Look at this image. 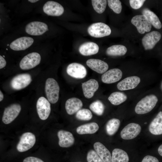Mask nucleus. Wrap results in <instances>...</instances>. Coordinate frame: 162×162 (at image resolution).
<instances>
[{"label": "nucleus", "mask_w": 162, "mask_h": 162, "mask_svg": "<svg viewBox=\"0 0 162 162\" xmlns=\"http://www.w3.org/2000/svg\"><path fill=\"white\" fill-rule=\"evenodd\" d=\"M158 100L157 97L154 94L146 96L136 104L135 108L136 113L143 114L149 112L154 108Z\"/></svg>", "instance_id": "f257e3e1"}, {"label": "nucleus", "mask_w": 162, "mask_h": 162, "mask_svg": "<svg viewBox=\"0 0 162 162\" xmlns=\"http://www.w3.org/2000/svg\"><path fill=\"white\" fill-rule=\"evenodd\" d=\"M60 88L58 84L54 79H46L45 84V91L48 100L52 104L56 103L58 100Z\"/></svg>", "instance_id": "f03ea898"}, {"label": "nucleus", "mask_w": 162, "mask_h": 162, "mask_svg": "<svg viewBox=\"0 0 162 162\" xmlns=\"http://www.w3.org/2000/svg\"><path fill=\"white\" fill-rule=\"evenodd\" d=\"M89 34L95 38H101L108 36L111 33L109 26L102 22H96L90 25L88 28Z\"/></svg>", "instance_id": "7ed1b4c3"}, {"label": "nucleus", "mask_w": 162, "mask_h": 162, "mask_svg": "<svg viewBox=\"0 0 162 162\" xmlns=\"http://www.w3.org/2000/svg\"><path fill=\"white\" fill-rule=\"evenodd\" d=\"M41 59L40 54L37 52H32L25 56L20 63V67L23 70L32 69L38 65Z\"/></svg>", "instance_id": "20e7f679"}, {"label": "nucleus", "mask_w": 162, "mask_h": 162, "mask_svg": "<svg viewBox=\"0 0 162 162\" xmlns=\"http://www.w3.org/2000/svg\"><path fill=\"white\" fill-rule=\"evenodd\" d=\"M35 141L36 138L34 134L30 132L25 133L21 136L16 149L20 152H26L34 146Z\"/></svg>", "instance_id": "39448f33"}, {"label": "nucleus", "mask_w": 162, "mask_h": 162, "mask_svg": "<svg viewBox=\"0 0 162 162\" xmlns=\"http://www.w3.org/2000/svg\"><path fill=\"white\" fill-rule=\"evenodd\" d=\"M32 81V77L30 74H22L14 76L11 80L10 84L14 89L20 90L27 86Z\"/></svg>", "instance_id": "423d86ee"}, {"label": "nucleus", "mask_w": 162, "mask_h": 162, "mask_svg": "<svg viewBox=\"0 0 162 162\" xmlns=\"http://www.w3.org/2000/svg\"><path fill=\"white\" fill-rule=\"evenodd\" d=\"M131 22L136 27L138 32L141 34L150 32L152 28V25L146 17L142 14L133 17Z\"/></svg>", "instance_id": "0eeeda50"}, {"label": "nucleus", "mask_w": 162, "mask_h": 162, "mask_svg": "<svg viewBox=\"0 0 162 162\" xmlns=\"http://www.w3.org/2000/svg\"><path fill=\"white\" fill-rule=\"evenodd\" d=\"M21 110L20 105L18 104H12L5 108L2 117V121L8 124L13 122L18 116Z\"/></svg>", "instance_id": "6e6552de"}, {"label": "nucleus", "mask_w": 162, "mask_h": 162, "mask_svg": "<svg viewBox=\"0 0 162 162\" xmlns=\"http://www.w3.org/2000/svg\"><path fill=\"white\" fill-rule=\"evenodd\" d=\"M26 32L34 36L43 34L48 30V27L45 23L39 21H33L28 24L25 27Z\"/></svg>", "instance_id": "1a4fd4ad"}, {"label": "nucleus", "mask_w": 162, "mask_h": 162, "mask_svg": "<svg viewBox=\"0 0 162 162\" xmlns=\"http://www.w3.org/2000/svg\"><path fill=\"white\" fill-rule=\"evenodd\" d=\"M36 108L38 115L42 120H45L49 117L51 112V105L49 101L44 97L38 99Z\"/></svg>", "instance_id": "9d476101"}, {"label": "nucleus", "mask_w": 162, "mask_h": 162, "mask_svg": "<svg viewBox=\"0 0 162 162\" xmlns=\"http://www.w3.org/2000/svg\"><path fill=\"white\" fill-rule=\"evenodd\" d=\"M141 130V127L139 124L131 123L127 124L123 129L120 133V136L124 140L132 139L139 134Z\"/></svg>", "instance_id": "9b49d317"}, {"label": "nucleus", "mask_w": 162, "mask_h": 162, "mask_svg": "<svg viewBox=\"0 0 162 162\" xmlns=\"http://www.w3.org/2000/svg\"><path fill=\"white\" fill-rule=\"evenodd\" d=\"M161 38L160 33L157 31H153L146 34L142 40L144 49L146 50L152 49Z\"/></svg>", "instance_id": "f8f14e48"}, {"label": "nucleus", "mask_w": 162, "mask_h": 162, "mask_svg": "<svg viewBox=\"0 0 162 162\" xmlns=\"http://www.w3.org/2000/svg\"><path fill=\"white\" fill-rule=\"evenodd\" d=\"M66 72L69 76L76 79H83L87 74L86 68L82 64L77 63L70 64L67 68Z\"/></svg>", "instance_id": "ddd939ff"}, {"label": "nucleus", "mask_w": 162, "mask_h": 162, "mask_svg": "<svg viewBox=\"0 0 162 162\" xmlns=\"http://www.w3.org/2000/svg\"><path fill=\"white\" fill-rule=\"evenodd\" d=\"M44 12L48 15L59 16L64 12L63 7L59 3L53 1H48L44 5L43 7Z\"/></svg>", "instance_id": "4468645a"}, {"label": "nucleus", "mask_w": 162, "mask_h": 162, "mask_svg": "<svg viewBox=\"0 0 162 162\" xmlns=\"http://www.w3.org/2000/svg\"><path fill=\"white\" fill-rule=\"evenodd\" d=\"M34 41V39L31 37H21L12 41L10 47L12 50L15 51L23 50L30 47Z\"/></svg>", "instance_id": "2eb2a0df"}, {"label": "nucleus", "mask_w": 162, "mask_h": 162, "mask_svg": "<svg viewBox=\"0 0 162 162\" xmlns=\"http://www.w3.org/2000/svg\"><path fill=\"white\" fill-rule=\"evenodd\" d=\"M122 71L118 68L111 69L105 72L101 76V80L104 83L111 84L116 82L122 77Z\"/></svg>", "instance_id": "dca6fc26"}, {"label": "nucleus", "mask_w": 162, "mask_h": 162, "mask_svg": "<svg viewBox=\"0 0 162 162\" xmlns=\"http://www.w3.org/2000/svg\"><path fill=\"white\" fill-rule=\"evenodd\" d=\"M140 82V79L136 76H133L127 77L118 82L117 88L121 91L127 90L136 88Z\"/></svg>", "instance_id": "f3484780"}, {"label": "nucleus", "mask_w": 162, "mask_h": 162, "mask_svg": "<svg viewBox=\"0 0 162 162\" xmlns=\"http://www.w3.org/2000/svg\"><path fill=\"white\" fill-rule=\"evenodd\" d=\"M59 139L58 144L63 148H68L72 146L74 143V138L73 134L70 132L60 130L57 133Z\"/></svg>", "instance_id": "a211bd4d"}, {"label": "nucleus", "mask_w": 162, "mask_h": 162, "mask_svg": "<svg viewBox=\"0 0 162 162\" xmlns=\"http://www.w3.org/2000/svg\"><path fill=\"white\" fill-rule=\"evenodd\" d=\"M98 87V81L94 79H91L82 83L83 94L86 98L88 99L93 97Z\"/></svg>", "instance_id": "6ab92c4d"}, {"label": "nucleus", "mask_w": 162, "mask_h": 162, "mask_svg": "<svg viewBox=\"0 0 162 162\" xmlns=\"http://www.w3.org/2000/svg\"><path fill=\"white\" fill-rule=\"evenodd\" d=\"M86 64L91 69L100 74L106 72L109 68L106 63L99 59H89L86 61Z\"/></svg>", "instance_id": "aec40b11"}, {"label": "nucleus", "mask_w": 162, "mask_h": 162, "mask_svg": "<svg viewBox=\"0 0 162 162\" xmlns=\"http://www.w3.org/2000/svg\"><path fill=\"white\" fill-rule=\"evenodd\" d=\"M83 106L82 101L76 98H72L68 99L65 104V108L67 113L72 115L81 109Z\"/></svg>", "instance_id": "412c9836"}, {"label": "nucleus", "mask_w": 162, "mask_h": 162, "mask_svg": "<svg viewBox=\"0 0 162 162\" xmlns=\"http://www.w3.org/2000/svg\"><path fill=\"white\" fill-rule=\"evenodd\" d=\"M93 146L95 151L103 162H111V153L103 144L96 142Z\"/></svg>", "instance_id": "4be33fe9"}, {"label": "nucleus", "mask_w": 162, "mask_h": 162, "mask_svg": "<svg viewBox=\"0 0 162 162\" xmlns=\"http://www.w3.org/2000/svg\"><path fill=\"white\" fill-rule=\"evenodd\" d=\"M149 130L152 134L159 135L162 134V112L160 111L150 123Z\"/></svg>", "instance_id": "5701e85b"}, {"label": "nucleus", "mask_w": 162, "mask_h": 162, "mask_svg": "<svg viewBox=\"0 0 162 162\" xmlns=\"http://www.w3.org/2000/svg\"><path fill=\"white\" fill-rule=\"evenodd\" d=\"M99 47L96 44L91 42H85L80 46L79 50L80 53L84 56H89L97 53Z\"/></svg>", "instance_id": "b1692460"}, {"label": "nucleus", "mask_w": 162, "mask_h": 162, "mask_svg": "<svg viewBox=\"0 0 162 162\" xmlns=\"http://www.w3.org/2000/svg\"><path fill=\"white\" fill-rule=\"evenodd\" d=\"M98 124L94 122L86 124L78 127L76 132L79 134H92L96 133L99 129Z\"/></svg>", "instance_id": "393cba45"}, {"label": "nucleus", "mask_w": 162, "mask_h": 162, "mask_svg": "<svg viewBox=\"0 0 162 162\" xmlns=\"http://www.w3.org/2000/svg\"><path fill=\"white\" fill-rule=\"evenodd\" d=\"M142 15H145L147 18L149 22L155 28L160 29L162 25L158 16L153 12L147 8L143 9L142 11Z\"/></svg>", "instance_id": "a878e982"}, {"label": "nucleus", "mask_w": 162, "mask_h": 162, "mask_svg": "<svg viewBox=\"0 0 162 162\" xmlns=\"http://www.w3.org/2000/svg\"><path fill=\"white\" fill-rule=\"evenodd\" d=\"M129 158L127 153L120 148H115L112 151L111 162H128Z\"/></svg>", "instance_id": "bb28decb"}, {"label": "nucleus", "mask_w": 162, "mask_h": 162, "mask_svg": "<svg viewBox=\"0 0 162 162\" xmlns=\"http://www.w3.org/2000/svg\"><path fill=\"white\" fill-rule=\"evenodd\" d=\"M127 51L126 47L122 45H115L108 48L106 54L110 56H120L124 55Z\"/></svg>", "instance_id": "cd10ccee"}, {"label": "nucleus", "mask_w": 162, "mask_h": 162, "mask_svg": "<svg viewBox=\"0 0 162 162\" xmlns=\"http://www.w3.org/2000/svg\"><path fill=\"white\" fill-rule=\"evenodd\" d=\"M120 124V121L118 119L114 118L109 120L106 125L107 134L109 136L114 135L118 130Z\"/></svg>", "instance_id": "c85d7f7f"}, {"label": "nucleus", "mask_w": 162, "mask_h": 162, "mask_svg": "<svg viewBox=\"0 0 162 162\" xmlns=\"http://www.w3.org/2000/svg\"><path fill=\"white\" fill-rule=\"evenodd\" d=\"M127 95L123 92H116L110 94L108 99L114 105H118L124 102L127 99Z\"/></svg>", "instance_id": "c756f323"}, {"label": "nucleus", "mask_w": 162, "mask_h": 162, "mask_svg": "<svg viewBox=\"0 0 162 162\" xmlns=\"http://www.w3.org/2000/svg\"><path fill=\"white\" fill-rule=\"evenodd\" d=\"M89 108L96 114L100 116L103 114L104 112L105 106L101 101L97 100L90 104Z\"/></svg>", "instance_id": "7c9ffc66"}, {"label": "nucleus", "mask_w": 162, "mask_h": 162, "mask_svg": "<svg viewBox=\"0 0 162 162\" xmlns=\"http://www.w3.org/2000/svg\"><path fill=\"white\" fill-rule=\"evenodd\" d=\"M76 117L80 120L88 121L92 118V114L89 110L83 108L80 109L76 112Z\"/></svg>", "instance_id": "2f4dec72"}, {"label": "nucleus", "mask_w": 162, "mask_h": 162, "mask_svg": "<svg viewBox=\"0 0 162 162\" xmlns=\"http://www.w3.org/2000/svg\"><path fill=\"white\" fill-rule=\"evenodd\" d=\"M107 1L106 0H92V4L94 10L98 13H102L105 11Z\"/></svg>", "instance_id": "473e14b6"}, {"label": "nucleus", "mask_w": 162, "mask_h": 162, "mask_svg": "<svg viewBox=\"0 0 162 162\" xmlns=\"http://www.w3.org/2000/svg\"><path fill=\"white\" fill-rule=\"evenodd\" d=\"M108 4L109 7L116 14H120L122 11V3L119 0H108Z\"/></svg>", "instance_id": "72a5a7b5"}, {"label": "nucleus", "mask_w": 162, "mask_h": 162, "mask_svg": "<svg viewBox=\"0 0 162 162\" xmlns=\"http://www.w3.org/2000/svg\"><path fill=\"white\" fill-rule=\"evenodd\" d=\"M87 160L88 162H103L96 152L93 150L88 152Z\"/></svg>", "instance_id": "f704fd0d"}, {"label": "nucleus", "mask_w": 162, "mask_h": 162, "mask_svg": "<svg viewBox=\"0 0 162 162\" xmlns=\"http://www.w3.org/2000/svg\"><path fill=\"white\" fill-rule=\"evenodd\" d=\"M146 0H130L129 3L131 7L134 9L140 8L143 5Z\"/></svg>", "instance_id": "c9c22d12"}, {"label": "nucleus", "mask_w": 162, "mask_h": 162, "mask_svg": "<svg viewBox=\"0 0 162 162\" xmlns=\"http://www.w3.org/2000/svg\"><path fill=\"white\" fill-rule=\"evenodd\" d=\"M141 162H159L156 158L150 155H147L143 159Z\"/></svg>", "instance_id": "e433bc0d"}, {"label": "nucleus", "mask_w": 162, "mask_h": 162, "mask_svg": "<svg viewBox=\"0 0 162 162\" xmlns=\"http://www.w3.org/2000/svg\"><path fill=\"white\" fill-rule=\"evenodd\" d=\"M23 162H44L41 159L35 157L30 156L24 159Z\"/></svg>", "instance_id": "4c0bfd02"}, {"label": "nucleus", "mask_w": 162, "mask_h": 162, "mask_svg": "<svg viewBox=\"0 0 162 162\" xmlns=\"http://www.w3.org/2000/svg\"><path fill=\"white\" fill-rule=\"evenodd\" d=\"M6 64V62L4 58L1 55L0 56V69L4 68Z\"/></svg>", "instance_id": "58836bf2"}, {"label": "nucleus", "mask_w": 162, "mask_h": 162, "mask_svg": "<svg viewBox=\"0 0 162 162\" xmlns=\"http://www.w3.org/2000/svg\"><path fill=\"white\" fill-rule=\"evenodd\" d=\"M158 151L159 154L162 156V144L160 145L159 147Z\"/></svg>", "instance_id": "ea45409f"}, {"label": "nucleus", "mask_w": 162, "mask_h": 162, "mask_svg": "<svg viewBox=\"0 0 162 162\" xmlns=\"http://www.w3.org/2000/svg\"><path fill=\"white\" fill-rule=\"evenodd\" d=\"M4 98V95L1 91V90L0 91V101H2Z\"/></svg>", "instance_id": "a19ab883"}, {"label": "nucleus", "mask_w": 162, "mask_h": 162, "mask_svg": "<svg viewBox=\"0 0 162 162\" xmlns=\"http://www.w3.org/2000/svg\"><path fill=\"white\" fill-rule=\"evenodd\" d=\"M28 1L31 2V3H35V2H36L38 1H39V0H28Z\"/></svg>", "instance_id": "79ce46f5"}, {"label": "nucleus", "mask_w": 162, "mask_h": 162, "mask_svg": "<svg viewBox=\"0 0 162 162\" xmlns=\"http://www.w3.org/2000/svg\"></svg>", "instance_id": "37998d69"}]
</instances>
